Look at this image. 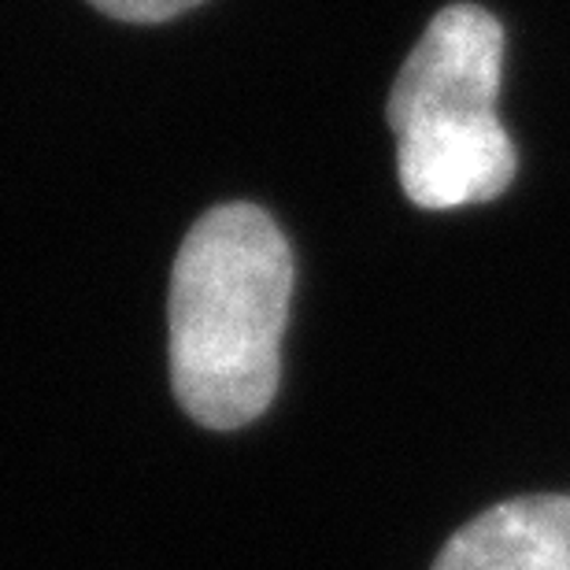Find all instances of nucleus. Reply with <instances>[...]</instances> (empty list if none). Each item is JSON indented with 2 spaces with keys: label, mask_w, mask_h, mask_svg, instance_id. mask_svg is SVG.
Here are the masks:
<instances>
[{
  "label": "nucleus",
  "mask_w": 570,
  "mask_h": 570,
  "mask_svg": "<svg viewBox=\"0 0 570 570\" xmlns=\"http://www.w3.org/2000/svg\"><path fill=\"white\" fill-rule=\"evenodd\" d=\"M504 27L474 4L430 19L390 89L396 175L426 212L497 200L515 178V145L497 116Z\"/></svg>",
  "instance_id": "nucleus-2"
},
{
  "label": "nucleus",
  "mask_w": 570,
  "mask_h": 570,
  "mask_svg": "<svg viewBox=\"0 0 570 570\" xmlns=\"http://www.w3.org/2000/svg\"><path fill=\"white\" fill-rule=\"evenodd\" d=\"M430 570H570V497H519L482 511Z\"/></svg>",
  "instance_id": "nucleus-3"
},
{
  "label": "nucleus",
  "mask_w": 570,
  "mask_h": 570,
  "mask_svg": "<svg viewBox=\"0 0 570 570\" xmlns=\"http://www.w3.org/2000/svg\"><path fill=\"white\" fill-rule=\"evenodd\" d=\"M89 4L122 22H164L197 8L200 0H89Z\"/></svg>",
  "instance_id": "nucleus-4"
},
{
  "label": "nucleus",
  "mask_w": 570,
  "mask_h": 570,
  "mask_svg": "<svg viewBox=\"0 0 570 570\" xmlns=\"http://www.w3.org/2000/svg\"><path fill=\"white\" fill-rule=\"evenodd\" d=\"M293 253L256 204L204 212L170 275V385L208 430H237L271 407L289 318Z\"/></svg>",
  "instance_id": "nucleus-1"
}]
</instances>
